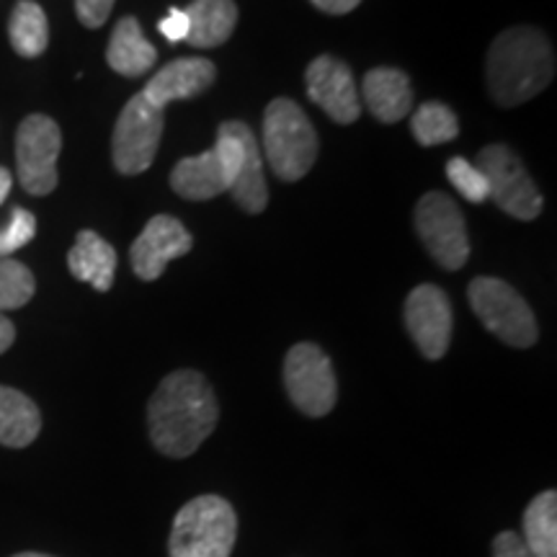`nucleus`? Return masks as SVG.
Here are the masks:
<instances>
[{
    "label": "nucleus",
    "mask_w": 557,
    "mask_h": 557,
    "mask_svg": "<svg viewBox=\"0 0 557 557\" xmlns=\"http://www.w3.org/2000/svg\"><path fill=\"white\" fill-rule=\"evenodd\" d=\"M220 406L207 377L178 369L160 382L148 403L150 442L160 455L191 457L218 426Z\"/></svg>",
    "instance_id": "nucleus-1"
},
{
    "label": "nucleus",
    "mask_w": 557,
    "mask_h": 557,
    "mask_svg": "<svg viewBox=\"0 0 557 557\" xmlns=\"http://www.w3.org/2000/svg\"><path fill=\"white\" fill-rule=\"evenodd\" d=\"M555 78V50L545 32L513 26L493 39L485 62V83L498 107L532 101Z\"/></svg>",
    "instance_id": "nucleus-2"
},
{
    "label": "nucleus",
    "mask_w": 557,
    "mask_h": 557,
    "mask_svg": "<svg viewBox=\"0 0 557 557\" xmlns=\"http://www.w3.org/2000/svg\"><path fill=\"white\" fill-rule=\"evenodd\" d=\"M238 540V513L222 496L191 498L173 519L171 557H230Z\"/></svg>",
    "instance_id": "nucleus-3"
},
{
    "label": "nucleus",
    "mask_w": 557,
    "mask_h": 557,
    "mask_svg": "<svg viewBox=\"0 0 557 557\" xmlns=\"http://www.w3.org/2000/svg\"><path fill=\"white\" fill-rule=\"evenodd\" d=\"M263 156L282 181L308 176L318 158V132L292 99H274L263 114Z\"/></svg>",
    "instance_id": "nucleus-4"
},
{
    "label": "nucleus",
    "mask_w": 557,
    "mask_h": 557,
    "mask_svg": "<svg viewBox=\"0 0 557 557\" xmlns=\"http://www.w3.org/2000/svg\"><path fill=\"white\" fill-rule=\"evenodd\" d=\"M470 308L480 323L498 341L513 348H529L537 344L540 325L527 299L511 284L496 276H478L470 282Z\"/></svg>",
    "instance_id": "nucleus-5"
},
{
    "label": "nucleus",
    "mask_w": 557,
    "mask_h": 557,
    "mask_svg": "<svg viewBox=\"0 0 557 557\" xmlns=\"http://www.w3.org/2000/svg\"><path fill=\"white\" fill-rule=\"evenodd\" d=\"M475 169L487 184V199L496 201L498 209L524 222L540 218L542 191L511 148L487 145L478 152Z\"/></svg>",
    "instance_id": "nucleus-6"
},
{
    "label": "nucleus",
    "mask_w": 557,
    "mask_h": 557,
    "mask_svg": "<svg viewBox=\"0 0 557 557\" xmlns=\"http://www.w3.org/2000/svg\"><path fill=\"white\" fill-rule=\"evenodd\" d=\"M163 109L145 99L143 94L132 96L116 120L111 137V158L122 176L145 173L156 160L160 137H163Z\"/></svg>",
    "instance_id": "nucleus-7"
},
{
    "label": "nucleus",
    "mask_w": 557,
    "mask_h": 557,
    "mask_svg": "<svg viewBox=\"0 0 557 557\" xmlns=\"http://www.w3.org/2000/svg\"><path fill=\"white\" fill-rule=\"evenodd\" d=\"M284 387L299 413L329 416L338 400V382L329 354L315 344H295L284 359Z\"/></svg>",
    "instance_id": "nucleus-8"
},
{
    "label": "nucleus",
    "mask_w": 557,
    "mask_h": 557,
    "mask_svg": "<svg viewBox=\"0 0 557 557\" xmlns=\"http://www.w3.org/2000/svg\"><path fill=\"white\" fill-rule=\"evenodd\" d=\"M418 238L438 267L447 271L462 269L470 259V238L457 201L442 191H429L416 205Z\"/></svg>",
    "instance_id": "nucleus-9"
},
{
    "label": "nucleus",
    "mask_w": 557,
    "mask_h": 557,
    "mask_svg": "<svg viewBox=\"0 0 557 557\" xmlns=\"http://www.w3.org/2000/svg\"><path fill=\"white\" fill-rule=\"evenodd\" d=\"M62 150V132L52 116L32 114L16 132V169L18 181L32 197H47L58 189V158Z\"/></svg>",
    "instance_id": "nucleus-10"
},
{
    "label": "nucleus",
    "mask_w": 557,
    "mask_h": 557,
    "mask_svg": "<svg viewBox=\"0 0 557 557\" xmlns=\"http://www.w3.org/2000/svg\"><path fill=\"white\" fill-rule=\"evenodd\" d=\"M406 329L423 357L436 361L447 357L451 344V329H455V315H451V302L442 289L434 284H421L410 292L406 299Z\"/></svg>",
    "instance_id": "nucleus-11"
},
{
    "label": "nucleus",
    "mask_w": 557,
    "mask_h": 557,
    "mask_svg": "<svg viewBox=\"0 0 557 557\" xmlns=\"http://www.w3.org/2000/svg\"><path fill=\"white\" fill-rule=\"evenodd\" d=\"M194 240L189 230L171 214H156V218L148 220L139 238L132 243L129 259H132V271L143 278V282H156V278L163 276L165 267L173 259H181L191 250Z\"/></svg>",
    "instance_id": "nucleus-12"
},
{
    "label": "nucleus",
    "mask_w": 557,
    "mask_h": 557,
    "mask_svg": "<svg viewBox=\"0 0 557 557\" xmlns=\"http://www.w3.org/2000/svg\"><path fill=\"white\" fill-rule=\"evenodd\" d=\"M305 83H308L310 101L318 103L333 122L354 124L359 120L361 101L357 81L346 62L331 58V54H320L310 62Z\"/></svg>",
    "instance_id": "nucleus-13"
},
{
    "label": "nucleus",
    "mask_w": 557,
    "mask_h": 557,
    "mask_svg": "<svg viewBox=\"0 0 557 557\" xmlns=\"http://www.w3.org/2000/svg\"><path fill=\"white\" fill-rule=\"evenodd\" d=\"M214 78H218V67L207 58H181L158 70L145 86L143 96L156 107L165 109L171 101H186L205 94Z\"/></svg>",
    "instance_id": "nucleus-14"
},
{
    "label": "nucleus",
    "mask_w": 557,
    "mask_h": 557,
    "mask_svg": "<svg viewBox=\"0 0 557 557\" xmlns=\"http://www.w3.org/2000/svg\"><path fill=\"white\" fill-rule=\"evenodd\" d=\"M364 101L382 124H395L413 109V88L398 67H374L364 75Z\"/></svg>",
    "instance_id": "nucleus-15"
},
{
    "label": "nucleus",
    "mask_w": 557,
    "mask_h": 557,
    "mask_svg": "<svg viewBox=\"0 0 557 557\" xmlns=\"http://www.w3.org/2000/svg\"><path fill=\"white\" fill-rule=\"evenodd\" d=\"M171 189L191 201H207L230 191L227 171L214 148L201 156L178 160L171 173Z\"/></svg>",
    "instance_id": "nucleus-16"
},
{
    "label": "nucleus",
    "mask_w": 557,
    "mask_h": 557,
    "mask_svg": "<svg viewBox=\"0 0 557 557\" xmlns=\"http://www.w3.org/2000/svg\"><path fill=\"white\" fill-rule=\"evenodd\" d=\"M67 269L78 282H86L99 292H109L116 274V250L94 230H81L75 246L67 253Z\"/></svg>",
    "instance_id": "nucleus-17"
},
{
    "label": "nucleus",
    "mask_w": 557,
    "mask_h": 557,
    "mask_svg": "<svg viewBox=\"0 0 557 557\" xmlns=\"http://www.w3.org/2000/svg\"><path fill=\"white\" fill-rule=\"evenodd\" d=\"M156 60V47L145 39L143 29H139V21L135 16H124L116 21L107 47L109 67L124 75V78H139V75L150 73Z\"/></svg>",
    "instance_id": "nucleus-18"
},
{
    "label": "nucleus",
    "mask_w": 557,
    "mask_h": 557,
    "mask_svg": "<svg viewBox=\"0 0 557 557\" xmlns=\"http://www.w3.org/2000/svg\"><path fill=\"white\" fill-rule=\"evenodd\" d=\"M189 18V41L197 50H212L225 45L238 26V5L235 0H194L186 9Z\"/></svg>",
    "instance_id": "nucleus-19"
},
{
    "label": "nucleus",
    "mask_w": 557,
    "mask_h": 557,
    "mask_svg": "<svg viewBox=\"0 0 557 557\" xmlns=\"http://www.w3.org/2000/svg\"><path fill=\"white\" fill-rule=\"evenodd\" d=\"M41 431L37 403L18 389L0 385V444L11 449L29 447Z\"/></svg>",
    "instance_id": "nucleus-20"
},
{
    "label": "nucleus",
    "mask_w": 557,
    "mask_h": 557,
    "mask_svg": "<svg viewBox=\"0 0 557 557\" xmlns=\"http://www.w3.org/2000/svg\"><path fill=\"white\" fill-rule=\"evenodd\" d=\"M243 148H246V158H243V169L230 186V194L238 201V207L248 214H259L269 205V186L263 178V158L259 150V139H256L253 129H243Z\"/></svg>",
    "instance_id": "nucleus-21"
},
{
    "label": "nucleus",
    "mask_w": 557,
    "mask_h": 557,
    "mask_svg": "<svg viewBox=\"0 0 557 557\" xmlns=\"http://www.w3.org/2000/svg\"><path fill=\"white\" fill-rule=\"evenodd\" d=\"M524 545L534 557H557V493L545 491L524 508Z\"/></svg>",
    "instance_id": "nucleus-22"
},
{
    "label": "nucleus",
    "mask_w": 557,
    "mask_h": 557,
    "mask_svg": "<svg viewBox=\"0 0 557 557\" xmlns=\"http://www.w3.org/2000/svg\"><path fill=\"white\" fill-rule=\"evenodd\" d=\"M11 47L21 58H39L50 45V24L47 13L34 0H18L9 21Z\"/></svg>",
    "instance_id": "nucleus-23"
},
{
    "label": "nucleus",
    "mask_w": 557,
    "mask_h": 557,
    "mask_svg": "<svg viewBox=\"0 0 557 557\" xmlns=\"http://www.w3.org/2000/svg\"><path fill=\"white\" fill-rule=\"evenodd\" d=\"M410 129L418 145L423 148H434V145L451 143L459 135V122L455 111L438 101H429L410 116Z\"/></svg>",
    "instance_id": "nucleus-24"
},
{
    "label": "nucleus",
    "mask_w": 557,
    "mask_h": 557,
    "mask_svg": "<svg viewBox=\"0 0 557 557\" xmlns=\"http://www.w3.org/2000/svg\"><path fill=\"white\" fill-rule=\"evenodd\" d=\"M34 292H37V282L24 263L0 259V312L24 308Z\"/></svg>",
    "instance_id": "nucleus-25"
},
{
    "label": "nucleus",
    "mask_w": 557,
    "mask_h": 557,
    "mask_svg": "<svg viewBox=\"0 0 557 557\" xmlns=\"http://www.w3.org/2000/svg\"><path fill=\"white\" fill-rule=\"evenodd\" d=\"M37 235V218L24 207H13L11 218L0 227V259H11L16 250L29 246Z\"/></svg>",
    "instance_id": "nucleus-26"
},
{
    "label": "nucleus",
    "mask_w": 557,
    "mask_h": 557,
    "mask_svg": "<svg viewBox=\"0 0 557 557\" xmlns=\"http://www.w3.org/2000/svg\"><path fill=\"white\" fill-rule=\"evenodd\" d=\"M447 176L451 181V186L462 194L465 199L472 201V205H480V201L487 199V184L475 165L468 163L465 158H451L447 163Z\"/></svg>",
    "instance_id": "nucleus-27"
},
{
    "label": "nucleus",
    "mask_w": 557,
    "mask_h": 557,
    "mask_svg": "<svg viewBox=\"0 0 557 557\" xmlns=\"http://www.w3.org/2000/svg\"><path fill=\"white\" fill-rule=\"evenodd\" d=\"M116 0H75V13L78 21L88 29H99L109 21V13L114 9Z\"/></svg>",
    "instance_id": "nucleus-28"
},
{
    "label": "nucleus",
    "mask_w": 557,
    "mask_h": 557,
    "mask_svg": "<svg viewBox=\"0 0 557 557\" xmlns=\"http://www.w3.org/2000/svg\"><path fill=\"white\" fill-rule=\"evenodd\" d=\"M493 557H534L517 532H500L493 540Z\"/></svg>",
    "instance_id": "nucleus-29"
},
{
    "label": "nucleus",
    "mask_w": 557,
    "mask_h": 557,
    "mask_svg": "<svg viewBox=\"0 0 557 557\" xmlns=\"http://www.w3.org/2000/svg\"><path fill=\"white\" fill-rule=\"evenodd\" d=\"M160 34L169 41H184L189 37V18H186V11L173 9L169 16L160 21Z\"/></svg>",
    "instance_id": "nucleus-30"
},
{
    "label": "nucleus",
    "mask_w": 557,
    "mask_h": 557,
    "mask_svg": "<svg viewBox=\"0 0 557 557\" xmlns=\"http://www.w3.org/2000/svg\"><path fill=\"white\" fill-rule=\"evenodd\" d=\"M318 11L331 13V16H344V13H351L361 0H310Z\"/></svg>",
    "instance_id": "nucleus-31"
},
{
    "label": "nucleus",
    "mask_w": 557,
    "mask_h": 557,
    "mask_svg": "<svg viewBox=\"0 0 557 557\" xmlns=\"http://www.w3.org/2000/svg\"><path fill=\"white\" fill-rule=\"evenodd\" d=\"M13 341H16V329H13L11 320L0 312V354L9 351V348L13 346Z\"/></svg>",
    "instance_id": "nucleus-32"
},
{
    "label": "nucleus",
    "mask_w": 557,
    "mask_h": 557,
    "mask_svg": "<svg viewBox=\"0 0 557 557\" xmlns=\"http://www.w3.org/2000/svg\"><path fill=\"white\" fill-rule=\"evenodd\" d=\"M11 186H13V178H11L9 169H3V165H0V205H3V201L9 199Z\"/></svg>",
    "instance_id": "nucleus-33"
},
{
    "label": "nucleus",
    "mask_w": 557,
    "mask_h": 557,
    "mask_svg": "<svg viewBox=\"0 0 557 557\" xmlns=\"http://www.w3.org/2000/svg\"><path fill=\"white\" fill-rule=\"evenodd\" d=\"M13 557H52V555H45V553H18Z\"/></svg>",
    "instance_id": "nucleus-34"
}]
</instances>
